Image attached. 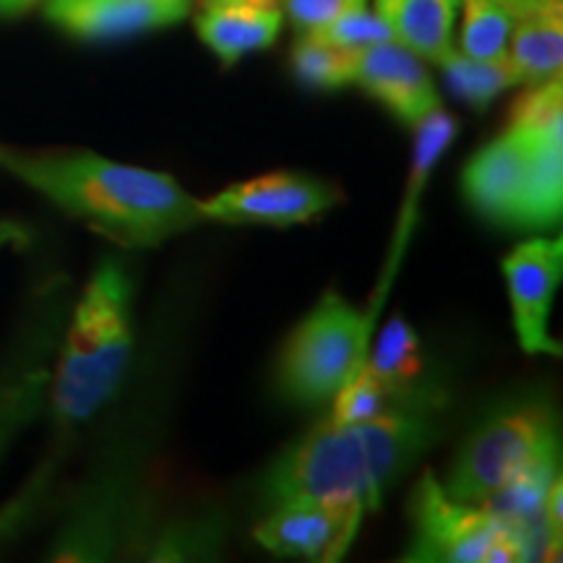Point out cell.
Instances as JSON below:
<instances>
[{"label":"cell","instance_id":"cell-31","mask_svg":"<svg viewBox=\"0 0 563 563\" xmlns=\"http://www.w3.org/2000/svg\"><path fill=\"white\" fill-rule=\"evenodd\" d=\"M51 3H63V0H51Z\"/></svg>","mask_w":563,"mask_h":563},{"label":"cell","instance_id":"cell-20","mask_svg":"<svg viewBox=\"0 0 563 563\" xmlns=\"http://www.w3.org/2000/svg\"><path fill=\"white\" fill-rule=\"evenodd\" d=\"M292 70L300 84L321 91H336L355 81L357 51L329 45L313 34H302L292 45Z\"/></svg>","mask_w":563,"mask_h":563},{"label":"cell","instance_id":"cell-9","mask_svg":"<svg viewBox=\"0 0 563 563\" xmlns=\"http://www.w3.org/2000/svg\"><path fill=\"white\" fill-rule=\"evenodd\" d=\"M514 329L527 355H561L551 334L553 300L563 279L561 238H532L511 249L501 264Z\"/></svg>","mask_w":563,"mask_h":563},{"label":"cell","instance_id":"cell-30","mask_svg":"<svg viewBox=\"0 0 563 563\" xmlns=\"http://www.w3.org/2000/svg\"><path fill=\"white\" fill-rule=\"evenodd\" d=\"M203 3H245V5H279V0H203Z\"/></svg>","mask_w":563,"mask_h":563},{"label":"cell","instance_id":"cell-29","mask_svg":"<svg viewBox=\"0 0 563 563\" xmlns=\"http://www.w3.org/2000/svg\"><path fill=\"white\" fill-rule=\"evenodd\" d=\"M501 3L506 5V9H509L514 16H517V13H522V11H527V9H532V5H538V3H543V0H501Z\"/></svg>","mask_w":563,"mask_h":563},{"label":"cell","instance_id":"cell-21","mask_svg":"<svg viewBox=\"0 0 563 563\" xmlns=\"http://www.w3.org/2000/svg\"><path fill=\"white\" fill-rule=\"evenodd\" d=\"M462 45L470 58L498 60L509 55L514 13L501 0H462Z\"/></svg>","mask_w":563,"mask_h":563},{"label":"cell","instance_id":"cell-7","mask_svg":"<svg viewBox=\"0 0 563 563\" xmlns=\"http://www.w3.org/2000/svg\"><path fill=\"white\" fill-rule=\"evenodd\" d=\"M340 201V188L313 175L266 173L199 199V211L203 222L292 228L313 222Z\"/></svg>","mask_w":563,"mask_h":563},{"label":"cell","instance_id":"cell-5","mask_svg":"<svg viewBox=\"0 0 563 563\" xmlns=\"http://www.w3.org/2000/svg\"><path fill=\"white\" fill-rule=\"evenodd\" d=\"M368 329L371 316L329 290L282 347L277 365L282 397L298 407L332 402L365 363Z\"/></svg>","mask_w":563,"mask_h":563},{"label":"cell","instance_id":"cell-26","mask_svg":"<svg viewBox=\"0 0 563 563\" xmlns=\"http://www.w3.org/2000/svg\"><path fill=\"white\" fill-rule=\"evenodd\" d=\"M543 514H545V525L551 530L555 543H561V527H563V485H561V475L551 483V488L545 493V504H543Z\"/></svg>","mask_w":563,"mask_h":563},{"label":"cell","instance_id":"cell-23","mask_svg":"<svg viewBox=\"0 0 563 563\" xmlns=\"http://www.w3.org/2000/svg\"><path fill=\"white\" fill-rule=\"evenodd\" d=\"M329 45L344 47V51H365V47L378 45V42H389L391 30L376 11H365V5H357L342 16H336L332 24L321 26L319 32H311Z\"/></svg>","mask_w":563,"mask_h":563},{"label":"cell","instance_id":"cell-10","mask_svg":"<svg viewBox=\"0 0 563 563\" xmlns=\"http://www.w3.org/2000/svg\"><path fill=\"white\" fill-rule=\"evenodd\" d=\"M352 84L382 102L399 123L410 129L441 108V97L422 66V58L394 40L357 51Z\"/></svg>","mask_w":563,"mask_h":563},{"label":"cell","instance_id":"cell-16","mask_svg":"<svg viewBox=\"0 0 563 563\" xmlns=\"http://www.w3.org/2000/svg\"><path fill=\"white\" fill-rule=\"evenodd\" d=\"M517 139L527 150V178L522 207H519V228H553L561 220L563 209V133L559 136Z\"/></svg>","mask_w":563,"mask_h":563},{"label":"cell","instance_id":"cell-1","mask_svg":"<svg viewBox=\"0 0 563 563\" xmlns=\"http://www.w3.org/2000/svg\"><path fill=\"white\" fill-rule=\"evenodd\" d=\"M0 170L34 188L70 220L123 249H154L203 222L199 199L173 175L95 152H24L0 146Z\"/></svg>","mask_w":563,"mask_h":563},{"label":"cell","instance_id":"cell-2","mask_svg":"<svg viewBox=\"0 0 563 563\" xmlns=\"http://www.w3.org/2000/svg\"><path fill=\"white\" fill-rule=\"evenodd\" d=\"M439 412L422 410L363 422L321 420L277 456L264 477V498L352 501L365 514L439 439Z\"/></svg>","mask_w":563,"mask_h":563},{"label":"cell","instance_id":"cell-15","mask_svg":"<svg viewBox=\"0 0 563 563\" xmlns=\"http://www.w3.org/2000/svg\"><path fill=\"white\" fill-rule=\"evenodd\" d=\"M509 58L519 84H540L561 76L563 66V0H543L514 16Z\"/></svg>","mask_w":563,"mask_h":563},{"label":"cell","instance_id":"cell-17","mask_svg":"<svg viewBox=\"0 0 563 563\" xmlns=\"http://www.w3.org/2000/svg\"><path fill=\"white\" fill-rule=\"evenodd\" d=\"M363 368L382 378L384 384L412 389L426 382V361H422L420 336L402 313H394L384 323L382 334L371 352H365Z\"/></svg>","mask_w":563,"mask_h":563},{"label":"cell","instance_id":"cell-24","mask_svg":"<svg viewBox=\"0 0 563 563\" xmlns=\"http://www.w3.org/2000/svg\"><path fill=\"white\" fill-rule=\"evenodd\" d=\"M47 483H51V467L34 475V481L26 485V488H21V493H16V496L0 509V543L13 538L19 530H24L26 522L37 514L47 496V488H51Z\"/></svg>","mask_w":563,"mask_h":563},{"label":"cell","instance_id":"cell-18","mask_svg":"<svg viewBox=\"0 0 563 563\" xmlns=\"http://www.w3.org/2000/svg\"><path fill=\"white\" fill-rule=\"evenodd\" d=\"M51 368L42 361H32L11 368L0 378V454L24 431L47 405Z\"/></svg>","mask_w":563,"mask_h":563},{"label":"cell","instance_id":"cell-25","mask_svg":"<svg viewBox=\"0 0 563 563\" xmlns=\"http://www.w3.org/2000/svg\"><path fill=\"white\" fill-rule=\"evenodd\" d=\"M287 16L300 34L319 32L321 26L332 24L336 16L347 13L357 5H365V0H282Z\"/></svg>","mask_w":563,"mask_h":563},{"label":"cell","instance_id":"cell-6","mask_svg":"<svg viewBox=\"0 0 563 563\" xmlns=\"http://www.w3.org/2000/svg\"><path fill=\"white\" fill-rule=\"evenodd\" d=\"M412 543L405 561L420 563H519L527 548L490 509L454 501L439 477L426 473L410 498Z\"/></svg>","mask_w":563,"mask_h":563},{"label":"cell","instance_id":"cell-4","mask_svg":"<svg viewBox=\"0 0 563 563\" xmlns=\"http://www.w3.org/2000/svg\"><path fill=\"white\" fill-rule=\"evenodd\" d=\"M555 452L559 428L551 405L530 399L498 407L462 441L441 485L454 501L481 506Z\"/></svg>","mask_w":563,"mask_h":563},{"label":"cell","instance_id":"cell-28","mask_svg":"<svg viewBox=\"0 0 563 563\" xmlns=\"http://www.w3.org/2000/svg\"><path fill=\"white\" fill-rule=\"evenodd\" d=\"M34 0H0V13H19L30 9Z\"/></svg>","mask_w":563,"mask_h":563},{"label":"cell","instance_id":"cell-19","mask_svg":"<svg viewBox=\"0 0 563 563\" xmlns=\"http://www.w3.org/2000/svg\"><path fill=\"white\" fill-rule=\"evenodd\" d=\"M439 66L446 74L449 89L475 110H485L501 91L519 84L517 68H514L509 55L498 60H481L470 58L462 51H452Z\"/></svg>","mask_w":563,"mask_h":563},{"label":"cell","instance_id":"cell-27","mask_svg":"<svg viewBox=\"0 0 563 563\" xmlns=\"http://www.w3.org/2000/svg\"><path fill=\"white\" fill-rule=\"evenodd\" d=\"M26 241H30L26 228L11 220H0V249H5V245H24Z\"/></svg>","mask_w":563,"mask_h":563},{"label":"cell","instance_id":"cell-8","mask_svg":"<svg viewBox=\"0 0 563 563\" xmlns=\"http://www.w3.org/2000/svg\"><path fill=\"white\" fill-rule=\"evenodd\" d=\"M363 519L361 504L300 498L272 506L253 530V538L279 559L334 563L347 555Z\"/></svg>","mask_w":563,"mask_h":563},{"label":"cell","instance_id":"cell-12","mask_svg":"<svg viewBox=\"0 0 563 563\" xmlns=\"http://www.w3.org/2000/svg\"><path fill=\"white\" fill-rule=\"evenodd\" d=\"M188 13V0H63L51 19L84 40H118L162 30Z\"/></svg>","mask_w":563,"mask_h":563},{"label":"cell","instance_id":"cell-3","mask_svg":"<svg viewBox=\"0 0 563 563\" xmlns=\"http://www.w3.org/2000/svg\"><path fill=\"white\" fill-rule=\"evenodd\" d=\"M133 355V282L118 258H102L74 308L58 363L51 371L55 426L74 431L121 389Z\"/></svg>","mask_w":563,"mask_h":563},{"label":"cell","instance_id":"cell-22","mask_svg":"<svg viewBox=\"0 0 563 563\" xmlns=\"http://www.w3.org/2000/svg\"><path fill=\"white\" fill-rule=\"evenodd\" d=\"M509 131L525 139L553 136L563 133V84L555 79L530 84V89L514 102L509 115Z\"/></svg>","mask_w":563,"mask_h":563},{"label":"cell","instance_id":"cell-14","mask_svg":"<svg viewBox=\"0 0 563 563\" xmlns=\"http://www.w3.org/2000/svg\"><path fill=\"white\" fill-rule=\"evenodd\" d=\"M462 0H376V13L394 42L418 58L439 63L454 51V21Z\"/></svg>","mask_w":563,"mask_h":563},{"label":"cell","instance_id":"cell-13","mask_svg":"<svg viewBox=\"0 0 563 563\" xmlns=\"http://www.w3.org/2000/svg\"><path fill=\"white\" fill-rule=\"evenodd\" d=\"M282 11L277 5L203 3L196 32L222 66H235L245 55L266 51L279 37Z\"/></svg>","mask_w":563,"mask_h":563},{"label":"cell","instance_id":"cell-11","mask_svg":"<svg viewBox=\"0 0 563 563\" xmlns=\"http://www.w3.org/2000/svg\"><path fill=\"white\" fill-rule=\"evenodd\" d=\"M527 178L525 144L506 131L485 144L462 173V191L475 214L498 228H519Z\"/></svg>","mask_w":563,"mask_h":563}]
</instances>
